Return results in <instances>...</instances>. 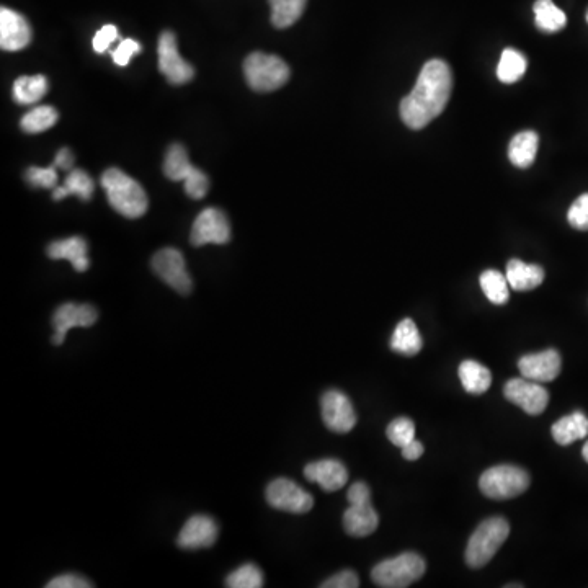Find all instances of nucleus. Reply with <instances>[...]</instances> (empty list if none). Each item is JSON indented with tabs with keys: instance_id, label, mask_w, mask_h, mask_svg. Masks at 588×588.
I'll list each match as a JSON object with an SVG mask.
<instances>
[{
	"instance_id": "obj_35",
	"label": "nucleus",
	"mask_w": 588,
	"mask_h": 588,
	"mask_svg": "<svg viewBox=\"0 0 588 588\" xmlns=\"http://www.w3.org/2000/svg\"><path fill=\"white\" fill-rule=\"evenodd\" d=\"M58 167L51 165V167H30L27 170V182L32 187L38 188H56L58 187Z\"/></svg>"
},
{
	"instance_id": "obj_26",
	"label": "nucleus",
	"mask_w": 588,
	"mask_h": 588,
	"mask_svg": "<svg viewBox=\"0 0 588 588\" xmlns=\"http://www.w3.org/2000/svg\"><path fill=\"white\" fill-rule=\"evenodd\" d=\"M95 183L90 179V175L81 169L69 170L63 187L53 188V200H64L66 196L76 195L82 201H89L94 195Z\"/></svg>"
},
{
	"instance_id": "obj_40",
	"label": "nucleus",
	"mask_w": 588,
	"mask_h": 588,
	"mask_svg": "<svg viewBox=\"0 0 588 588\" xmlns=\"http://www.w3.org/2000/svg\"><path fill=\"white\" fill-rule=\"evenodd\" d=\"M48 588H90L92 584H90L89 580L84 579L81 575L77 574H63L56 577V579L51 580L48 585Z\"/></svg>"
},
{
	"instance_id": "obj_20",
	"label": "nucleus",
	"mask_w": 588,
	"mask_h": 588,
	"mask_svg": "<svg viewBox=\"0 0 588 588\" xmlns=\"http://www.w3.org/2000/svg\"><path fill=\"white\" fill-rule=\"evenodd\" d=\"M87 241L82 237H69L63 241L51 242L48 247L49 259L69 260L77 272L89 270V257H87Z\"/></svg>"
},
{
	"instance_id": "obj_36",
	"label": "nucleus",
	"mask_w": 588,
	"mask_h": 588,
	"mask_svg": "<svg viewBox=\"0 0 588 588\" xmlns=\"http://www.w3.org/2000/svg\"><path fill=\"white\" fill-rule=\"evenodd\" d=\"M567 221L572 228L579 229V231H588V193L580 195L577 200L572 203L567 213Z\"/></svg>"
},
{
	"instance_id": "obj_10",
	"label": "nucleus",
	"mask_w": 588,
	"mask_h": 588,
	"mask_svg": "<svg viewBox=\"0 0 588 588\" xmlns=\"http://www.w3.org/2000/svg\"><path fill=\"white\" fill-rule=\"evenodd\" d=\"M152 270L164 283L180 294L192 293L193 283L185 259L177 249H162L152 257Z\"/></svg>"
},
{
	"instance_id": "obj_34",
	"label": "nucleus",
	"mask_w": 588,
	"mask_h": 588,
	"mask_svg": "<svg viewBox=\"0 0 588 588\" xmlns=\"http://www.w3.org/2000/svg\"><path fill=\"white\" fill-rule=\"evenodd\" d=\"M386 435L392 445L402 450L404 446L409 445L410 441L415 440V424L407 417H399L388 425Z\"/></svg>"
},
{
	"instance_id": "obj_29",
	"label": "nucleus",
	"mask_w": 588,
	"mask_h": 588,
	"mask_svg": "<svg viewBox=\"0 0 588 588\" xmlns=\"http://www.w3.org/2000/svg\"><path fill=\"white\" fill-rule=\"evenodd\" d=\"M270 7H272V23L273 27L283 28L291 27L298 22L308 0H268Z\"/></svg>"
},
{
	"instance_id": "obj_2",
	"label": "nucleus",
	"mask_w": 588,
	"mask_h": 588,
	"mask_svg": "<svg viewBox=\"0 0 588 588\" xmlns=\"http://www.w3.org/2000/svg\"><path fill=\"white\" fill-rule=\"evenodd\" d=\"M102 187L107 193L108 203L121 216L136 219L146 213L149 201L144 188L123 170H105V174L102 175Z\"/></svg>"
},
{
	"instance_id": "obj_12",
	"label": "nucleus",
	"mask_w": 588,
	"mask_h": 588,
	"mask_svg": "<svg viewBox=\"0 0 588 588\" xmlns=\"http://www.w3.org/2000/svg\"><path fill=\"white\" fill-rule=\"evenodd\" d=\"M190 241L195 247L206 244L224 245L231 241V224L223 211L206 208L193 223Z\"/></svg>"
},
{
	"instance_id": "obj_21",
	"label": "nucleus",
	"mask_w": 588,
	"mask_h": 588,
	"mask_svg": "<svg viewBox=\"0 0 588 588\" xmlns=\"http://www.w3.org/2000/svg\"><path fill=\"white\" fill-rule=\"evenodd\" d=\"M508 285L515 291H531L538 288L544 281V270L539 265L525 263L522 260L513 259L508 262Z\"/></svg>"
},
{
	"instance_id": "obj_24",
	"label": "nucleus",
	"mask_w": 588,
	"mask_h": 588,
	"mask_svg": "<svg viewBox=\"0 0 588 588\" xmlns=\"http://www.w3.org/2000/svg\"><path fill=\"white\" fill-rule=\"evenodd\" d=\"M538 146L539 138L535 131H522L515 134L508 146V159L515 167L528 169L535 162Z\"/></svg>"
},
{
	"instance_id": "obj_32",
	"label": "nucleus",
	"mask_w": 588,
	"mask_h": 588,
	"mask_svg": "<svg viewBox=\"0 0 588 588\" xmlns=\"http://www.w3.org/2000/svg\"><path fill=\"white\" fill-rule=\"evenodd\" d=\"M59 115L53 107H36L23 115L20 128L27 134H38L53 128L58 123Z\"/></svg>"
},
{
	"instance_id": "obj_28",
	"label": "nucleus",
	"mask_w": 588,
	"mask_h": 588,
	"mask_svg": "<svg viewBox=\"0 0 588 588\" xmlns=\"http://www.w3.org/2000/svg\"><path fill=\"white\" fill-rule=\"evenodd\" d=\"M533 10H535L536 27L541 32L556 33L566 27V14L554 5L553 0H536Z\"/></svg>"
},
{
	"instance_id": "obj_41",
	"label": "nucleus",
	"mask_w": 588,
	"mask_h": 588,
	"mask_svg": "<svg viewBox=\"0 0 588 588\" xmlns=\"http://www.w3.org/2000/svg\"><path fill=\"white\" fill-rule=\"evenodd\" d=\"M422 455H424V445L420 441H410L409 445L402 448V456L407 461H417V459L422 458Z\"/></svg>"
},
{
	"instance_id": "obj_14",
	"label": "nucleus",
	"mask_w": 588,
	"mask_h": 588,
	"mask_svg": "<svg viewBox=\"0 0 588 588\" xmlns=\"http://www.w3.org/2000/svg\"><path fill=\"white\" fill-rule=\"evenodd\" d=\"M322 419L329 430L335 433L352 432L357 425V414L353 409L352 402L343 392L327 391L322 396Z\"/></svg>"
},
{
	"instance_id": "obj_16",
	"label": "nucleus",
	"mask_w": 588,
	"mask_h": 588,
	"mask_svg": "<svg viewBox=\"0 0 588 588\" xmlns=\"http://www.w3.org/2000/svg\"><path fill=\"white\" fill-rule=\"evenodd\" d=\"M561 368V355L554 348L525 355L518 361V370L522 373L523 378L541 384L554 381L557 376L561 375Z\"/></svg>"
},
{
	"instance_id": "obj_5",
	"label": "nucleus",
	"mask_w": 588,
	"mask_h": 588,
	"mask_svg": "<svg viewBox=\"0 0 588 588\" xmlns=\"http://www.w3.org/2000/svg\"><path fill=\"white\" fill-rule=\"evenodd\" d=\"M244 76L250 89L260 94L273 92L288 82L290 67L273 54L252 53L244 63Z\"/></svg>"
},
{
	"instance_id": "obj_38",
	"label": "nucleus",
	"mask_w": 588,
	"mask_h": 588,
	"mask_svg": "<svg viewBox=\"0 0 588 588\" xmlns=\"http://www.w3.org/2000/svg\"><path fill=\"white\" fill-rule=\"evenodd\" d=\"M116 40H118V28H116L115 25H105V27H103L102 30H98L97 35H95V53H107L108 48H110L112 43H115Z\"/></svg>"
},
{
	"instance_id": "obj_9",
	"label": "nucleus",
	"mask_w": 588,
	"mask_h": 588,
	"mask_svg": "<svg viewBox=\"0 0 588 588\" xmlns=\"http://www.w3.org/2000/svg\"><path fill=\"white\" fill-rule=\"evenodd\" d=\"M265 495H267L268 504L273 508L281 512L294 513V515L308 513L314 505V499L308 490H304L296 482L285 477L270 482Z\"/></svg>"
},
{
	"instance_id": "obj_6",
	"label": "nucleus",
	"mask_w": 588,
	"mask_h": 588,
	"mask_svg": "<svg viewBox=\"0 0 588 588\" xmlns=\"http://www.w3.org/2000/svg\"><path fill=\"white\" fill-rule=\"evenodd\" d=\"M425 571L427 564L424 557L415 553H404L376 564L371 571V580L378 587L406 588L422 579Z\"/></svg>"
},
{
	"instance_id": "obj_22",
	"label": "nucleus",
	"mask_w": 588,
	"mask_h": 588,
	"mask_svg": "<svg viewBox=\"0 0 588 588\" xmlns=\"http://www.w3.org/2000/svg\"><path fill=\"white\" fill-rule=\"evenodd\" d=\"M557 445L567 446L574 441L584 440L588 435V417L582 412L566 415L551 428Z\"/></svg>"
},
{
	"instance_id": "obj_19",
	"label": "nucleus",
	"mask_w": 588,
	"mask_h": 588,
	"mask_svg": "<svg viewBox=\"0 0 588 588\" xmlns=\"http://www.w3.org/2000/svg\"><path fill=\"white\" fill-rule=\"evenodd\" d=\"M304 476L311 482H316L326 492H335L347 486L348 471L337 459H321L304 468Z\"/></svg>"
},
{
	"instance_id": "obj_31",
	"label": "nucleus",
	"mask_w": 588,
	"mask_h": 588,
	"mask_svg": "<svg viewBox=\"0 0 588 588\" xmlns=\"http://www.w3.org/2000/svg\"><path fill=\"white\" fill-rule=\"evenodd\" d=\"M479 281H481L482 291L490 303L497 304V306L507 303L510 298V285H508L505 275L497 270H486L482 273Z\"/></svg>"
},
{
	"instance_id": "obj_23",
	"label": "nucleus",
	"mask_w": 588,
	"mask_h": 588,
	"mask_svg": "<svg viewBox=\"0 0 588 588\" xmlns=\"http://www.w3.org/2000/svg\"><path fill=\"white\" fill-rule=\"evenodd\" d=\"M424 347V340L419 329L412 319H404L397 324L396 330L391 337L392 352L404 355V357H415Z\"/></svg>"
},
{
	"instance_id": "obj_17",
	"label": "nucleus",
	"mask_w": 588,
	"mask_h": 588,
	"mask_svg": "<svg viewBox=\"0 0 588 588\" xmlns=\"http://www.w3.org/2000/svg\"><path fill=\"white\" fill-rule=\"evenodd\" d=\"M32 41V27L27 18L15 10L0 9V48L4 51H20Z\"/></svg>"
},
{
	"instance_id": "obj_13",
	"label": "nucleus",
	"mask_w": 588,
	"mask_h": 588,
	"mask_svg": "<svg viewBox=\"0 0 588 588\" xmlns=\"http://www.w3.org/2000/svg\"><path fill=\"white\" fill-rule=\"evenodd\" d=\"M504 396L528 415L543 414L549 404V392L541 383L526 378L510 379L504 386Z\"/></svg>"
},
{
	"instance_id": "obj_11",
	"label": "nucleus",
	"mask_w": 588,
	"mask_h": 588,
	"mask_svg": "<svg viewBox=\"0 0 588 588\" xmlns=\"http://www.w3.org/2000/svg\"><path fill=\"white\" fill-rule=\"evenodd\" d=\"M159 71L172 85H183L192 81L195 69L180 56L174 33L164 32L159 36Z\"/></svg>"
},
{
	"instance_id": "obj_43",
	"label": "nucleus",
	"mask_w": 588,
	"mask_h": 588,
	"mask_svg": "<svg viewBox=\"0 0 588 588\" xmlns=\"http://www.w3.org/2000/svg\"><path fill=\"white\" fill-rule=\"evenodd\" d=\"M582 456H584L585 461L588 463V441L584 445V450H582Z\"/></svg>"
},
{
	"instance_id": "obj_44",
	"label": "nucleus",
	"mask_w": 588,
	"mask_h": 588,
	"mask_svg": "<svg viewBox=\"0 0 588 588\" xmlns=\"http://www.w3.org/2000/svg\"><path fill=\"white\" fill-rule=\"evenodd\" d=\"M587 22H588V10H587Z\"/></svg>"
},
{
	"instance_id": "obj_33",
	"label": "nucleus",
	"mask_w": 588,
	"mask_h": 588,
	"mask_svg": "<svg viewBox=\"0 0 588 588\" xmlns=\"http://www.w3.org/2000/svg\"><path fill=\"white\" fill-rule=\"evenodd\" d=\"M263 585V574L255 564H244L231 572L226 579L229 588H260Z\"/></svg>"
},
{
	"instance_id": "obj_42",
	"label": "nucleus",
	"mask_w": 588,
	"mask_h": 588,
	"mask_svg": "<svg viewBox=\"0 0 588 588\" xmlns=\"http://www.w3.org/2000/svg\"><path fill=\"white\" fill-rule=\"evenodd\" d=\"M54 165L58 167V169L63 170H72V165H74V156H72V152L67 149V147H63V149H59L58 154L54 157Z\"/></svg>"
},
{
	"instance_id": "obj_4",
	"label": "nucleus",
	"mask_w": 588,
	"mask_h": 588,
	"mask_svg": "<svg viewBox=\"0 0 588 588\" xmlns=\"http://www.w3.org/2000/svg\"><path fill=\"white\" fill-rule=\"evenodd\" d=\"M350 507L343 513V528L353 538H365L378 530L379 517L371 505V490L365 482H355L347 492Z\"/></svg>"
},
{
	"instance_id": "obj_30",
	"label": "nucleus",
	"mask_w": 588,
	"mask_h": 588,
	"mask_svg": "<svg viewBox=\"0 0 588 588\" xmlns=\"http://www.w3.org/2000/svg\"><path fill=\"white\" fill-rule=\"evenodd\" d=\"M526 66H528V63H526L525 56L522 53H518L517 49H505L502 56H500L497 77L504 84H513V82L522 79L523 74L526 72Z\"/></svg>"
},
{
	"instance_id": "obj_27",
	"label": "nucleus",
	"mask_w": 588,
	"mask_h": 588,
	"mask_svg": "<svg viewBox=\"0 0 588 588\" xmlns=\"http://www.w3.org/2000/svg\"><path fill=\"white\" fill-rule=\"evenodd\" d=\"M48 79L45 76H22L18 77L14 84L15 102L20 105H33L40 102L48 92Z\"/></svg>"
},
{
	"instance_id": "obj_7",
	"label": "nucleus",
	"mask_w": 588,
	"mask_h": 588,
	"mask_svg": "<svg viewBox=\"0 0 588 588\" xmlns=\"http://www.w3.org/2000/svg\"><path fill=\"white\" fill-rule=\"evenodd\" d=\"M530 482V474L525 469L512 464H499L482 474L479 489L489 499L510 500L525 494Z\"/></svg>"
},
{
	"instance_id": "obj_37",
	"label": "nucleus",
	"mask_w": 588,
	"mask_h": 588,
	"mask_svg": "<svg viewBox=\"0 0 588 588\" xmlns=\"http://www.w3.org/2000/svg\"><path fill=\"white\" fill-rule=\"evenodd\" d=\"M141 49L143 48H141L138 41L131 40V38L123 40L118 45V48L112 51L113 61H115L116 66H128L134 54L141 53Z\"/></svg>"
},
{
	"instance_id": "obj_18",
	"label": "nucleus",
	"mask_w": 588,
	"mask_h": 588,
	"mask_svg": "<svg viewBox=\"0 0 588 588\" xmlns=\"http://www.w3.org/2000/svg\"><path fill=\"white\" fill-rule=\"evenodd\" d=\"M218 535V523L214 522L213 518L208 515H195L188 518L187 523L183 525L177 544L187 551L211 548L216 543Z\"/></svg>"
},
{
	"instance_id": "obj_15",
	"label": "nucleus",
	"mask_w": 588,
	"mask_h": 588,
	"mask_svg": "<svg viewBox=\"0 0 588 588\" xmlns=\"http://www.w3.org/2000/svg\"><path fill=\"white\" fill-rule=\"evenodd\" d=\"M97 319V309L90 304L66 303L59 306L53 316L54 345H63L69 330L74 327L94 326Z\"/></svg>"
},
{
	"instance_id": "obj_8",
	"label": "nucleus",
	"mask_w": 588,
	"mask_h": 588,
	"mask_svg": "<svg viewBox=\"0 0 588 588\" xmlns=\"http://www.w3.org/2000/svg\"><path fill=\"white\" fill-rule=\"evenodd\" d=\"M164 174L167 175V179L174 182H185V192L193 200L205 198L210 188L208 177L188 161L187 151L180 144H172L169 147L165 156Z\"/></svg>"
},
{
	"instance_id": "obj_1",
	"label": "nucleus",
	"mask_w": 588,
	"mask_h": 588,
	"mask_svg": "<svg viewBox=\"0 0 588 588\" xmlns=\"http://www.w3.org/2000/svg\"><path fill=\"white\" fill-rule=\"evenodd\" d=\"M453 90V74L445 61H428L414 90L401 102L402 121L410 130H422L440 116L448 105Z\"/></svg>"
},
{
	"instance_id": "obj_39",
	"label": "nucleus",
	"mask_w": 588,
	"mask_h": 588,
	"mask_svg": "<svg viewBox=\"0 0 588 588\" xmlns=\"http://www.w3.org/2000/svg\"><path fill=\"white\" fill-rule=\"evenodd\" d=\"M322 588H357L360 587V579H358V575L355 572L347 571L339 572V574H335L334 577H330L327 579L326 582H322Z\"/></svg>"
},
{
	"instance_id": "obj_3",
	"label": "nucleus",
	"mask_w": 588,
	"mask_h": 588,
	"mask_svg": "<svg viewBox=\"0 0 588 588\" xmlns=\"http://www.w3.org/2000/svg\"><path fill=\"white\" fill-rule=\"evenodd\" d=\"M510 535V525L502 517L487 518L477 526L473 536L469 538L466 548V564L473 569H481L492 561Z\"/></svg>"
},
{
	"instance_id": "obj_25",
	"label": "nucleus",
	"mask_w": 588,
	"mask_h": 588,
	"mask_svg": "<svg viewBox=\"0 0 588 588\" xmlns=\"http://www.w3.org/2000/svg\"><path fill=\"white\" fill-rule=\"evenodd\" d=\"M458 375L464 391L474 394V396L489 391L490 384H492V373L489 368L474 360L463 361L459 365Z\"/></svg>"
}]
</instances>
